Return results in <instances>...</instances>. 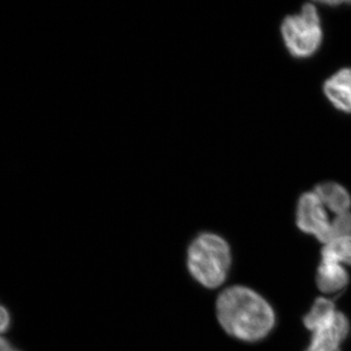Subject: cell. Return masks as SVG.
Segmentation results:
<instances>
[{
  "instance_id": "277c9868",
  "label": "cell",
  "mask_w": 351,
  "mask_h": 351,
  "mask_svg": "<svg viewBox=\"0 0 351 351\" xmlns=\"http://www.w3.org/2000/svg\"><path fill=\"white\" fill-rule=\"evenodd\" d=\"M330 219L326 208L314 193L300 197L297 206V226L302 232L314 235L320 242L330 241Z\"/></svg>"
},
{
  "instance_id": "3957f363",
  "label": "cell",
  "mask_w": 351,
  "mask_h": 351,
  "mask_svg": "<svg viewBox=\"0 0 351 351\" xmlns=\"http://www.w3.org/2000/svg\"><path fill=\"white\" fill-rule=\"evenodd\" d=\"M281 34L293 56L306 58L313 55L322 41L320 17L316 7L306 3L299 14L286 17L281 25Z\"/></svg>"
},
{
  "instance_id": "7a4b0ae2",
  "label": "cell",
  "mask_w": 351,
  "mask_h": 351,
  "mask_svg": "<svg viewBox=\"0 0 351 351\" xmlns=\"http://www.w3.org/2000/svg\"><path fill=\"white\" fill-rule=\"evenodd\" d=\"M230 265L232 252L230 246L216 233H200L189 245V274L204 287L218 288L225 282Z\"/></svg>"
},
{
  "instance_id": "ba28073f",
  "label": "cell",
  "mask_w": 351,
  "mask_h": 351,
  "mask_svg": "<svg viewBox=\"0 0 351 351\" xmlns=\"http://www.w3.org/2000/svg\"><path fill=\"white\" fill-rule=\"evenodd\" d=\"M321 203L336 215L350 211L351 197L343 186L334 182H322L313 191Z\"/></svg>"
},
{
  "instance_id": "8992f818",
  "label": "cell",
  "mask_w": 351,
  "mask_h": 351,
  "mask_svg": "<svg viewBox=\"0 0 351 351\" xmlns=\"http://www.w3.org/2000/svg\"><path fill=\"white\" fill-rule=\"evenodd\" d=\"M324 94L337 110L351 113V69H341L328 78Z\"/></svg>"
},
{
  "instance_id": "9c48e42d",
  "label": "cell",
  "mask_w": 351,
  "mask_h": 351,
  "mask_svg": "<svg viewBox=\"0 0 351 351\" xmlns=\"http://www.w3.org/2000/svg\"><path fill=\"white\" fill-rule=\"evenodd\" d=\"M337 313L338 311H336L334 302L326 298H319L314 302L311 311L304 316V326L314 332L331 322Z\"/></svg>"
},
{
  "instance_id": "52a82bcc",
  "label": "cell",
  "mask_w": 351,
  "mask_h": 351,
  "mask_svg": "<svg viewBox=\"0 0 351 351\" xmlns=\"http://www.w3.org/2000/svg\"><path fill=\"white\" fill-rule=\"evenodd\" d=\"M350 281L348 272L343 265L331 261L321 260L316 274V284L321 292L331 294L339 292Z\"/></svg>"
},
{
  "instance_id": "8fae6325",
  "label": "cell",
  "mask_w": 351,
  "mask_h": 351,
  "mask_svg": "<svg viewBox=\"0 0 351 351\" xmlns=\"http://www.w3.org/2000/svg\"><path fill=\"white\" fill-rule=\"evenodd\" d=\"M348 235H351L350 211L337 215L335 219L330 221V241Z\"/></svg>"
},
{
  "instance_id": "30bf717a",
  "label": "cell",
  "mask_w": 351,
  "mask_h": 351,
  "mask_svg": "<svg viewBox=\"0 0 351 351\" xmlns=\"http://www.w3.org/2000/svg\"><path fill=\"white\" fill-rule=\"evenodd\" d=\"M322 260L331 261L339 265H351V235L339 237L325 244Z\"/></svg>"
},
{
  "instance_id": "7c38bea8",
  "label": "cell",
  "mask_w": 351,
  "mask_h": 351,
  "mask_svg": "<svg viewBox=\"0 0 351 351\" xmlns=\"http://www.w3.org/2000/svg\"><path fill=\"white\" fill-rule=\"evenodd\" d=\"M10 325V315L5 307L0 306V334H3L8 330Z\"/></svg>"
},
{
  "instance_id": "5b68a950",
  "label": "cell",
  "mask_w": 351,
  "mask_h": 351,
  "mask_svg": "<svg viewBox=\"0 0 351 351\" xmlns=\"http://www.w3.org/2000/svg\"><path fill=\"white\" fill-rule=\"evenodd\" d=\"M350 329L348 318L338 311L331 322L313 332L311 343L304 351H338Z\"/></svg>"
},
{
  "instance_id": "4fadbf2b",
  "label": "cell",
  "mask_w": 351,
  "mask_h": 351,
  "mask_svg": "<svg viewBox=\"0 0 351 351\" xmlns=\"http://www.w3.org/2000/svg\"><path fill=\"white\" fill-rule=\"evenodd\" d=\"M0 351H19L17 350H14L12 346H11L10 343L7 341L6 339L2 338L0 337Z\"/></svg>"
},
{
  "instance_id": "6da1fadb",
  "label": "cell",
  "mask_w": 351,
  "mask_h": 351,
  "mask_svg": "<svg viewBox=\"0 0 351 351\" xmlns=\"http://www.w3.org/2000/svg\"><path fill=\"white\" fill-rule=\"evenodd\" d=\"M217 316L233 338L257 341L267 337L276 323L274 309L262 295L244 286H233L219 295Z\"/></svg>"
}]
</instances>
